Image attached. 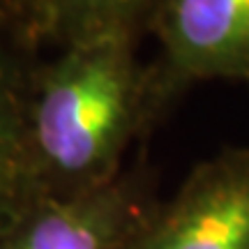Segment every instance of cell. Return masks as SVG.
Listing matches in <instances>:
<instances>
[{"label":"cell","instance_id":"cell-5","mask_svg":"<svg viewBox=\"0 0 249 249\" xmlns=\"http://www.w3.org/2000/svg\"><path fill=\"white\" fill-rule=\"evenodd\" d=\"M23 65L0 39V229L33 196L23 129Z\"/></svg>","mask_w":249,"mask_h":249},{"label":"cell","instance_id":"cell-1","mask_svg":"<svg viewBox=\"0 0 249 249\" xmlns=\"http://www.w3.org/2000/svg\"><path fill=\"white\" fill-rule=\"evenodd\" d=\"M134 37L53 46L23 65V129L33 196L76 194L124 173V157L169 107Z\"/></svg>","mask_w":249,"mask_h":249},{"label":"cell","instance_id":"cell-4","mask_svg":"<svg viewBox=\"0 0 249 249\" xmlns=\"http://www.w3.org/2000/svg\"><path fill=\"white\" fill-rule=\"evenodd\" d=\"M155 205L127 171L76 194L30 196L0 229V249H129Z\"/></svg>","mask_w":249,"mask_h":249},{"label":"cell","instance_id":"cell-7","mask_svg":"<svg viewBox=\"0 0 249 249\" xmlns=\"http://www.w3.org/2000/svg\"><path fill=\"white\" fill-rule=\"evenodd\" d=\"M55 0H0V39L17 53L49 46Z\"/></svg>","mask_w":249,"mask_h":249},{"label":"cell","instance_id":"cell-2","mask_svg":"<svg viewBox=\"0 0 249 249\" xmlns=\"http://www.w3.org/2000/svg\"><path fill=\"white\" fill-rule=\"evenodd\" d=\"M148 30L171 104L203 83L249 88V0H160Z\"/></svg>","mask_w":249,"mask_h":249},{"label":"cell","instance_id":"cell-6","mask_svg":"<svg viewBox=\"0 0 249 249\" xmlns=\"http://www.w3.org/2000/svg\"><path fill=\"white\" fill-rule=\"evenodd\" d=\"M160 0H55L49 46L102 35L139 39Z\"/></svg>","mask_w":249,"mask_h":249},{"label":"cell","instance_id":"cell-3","mask_svg":"<svg viewBox=\"0 0 249 249\" xmlns=\"http://www.w3.org/2000/svg\"><path fill=\"white\" fill-rule=\"evenodd\" d=\"M129 249H249V148L198 161L152 208Z\"/></svg>","mask_w":249,"mask_h":249}]
</instances>
